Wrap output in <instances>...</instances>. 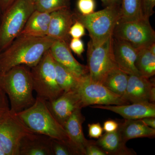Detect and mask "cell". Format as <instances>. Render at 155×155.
<instances>
[{"mask_svg": "<svg viewBox=\"0 0 155 155\" xmlns=\"http://www.w3.org/2000/svg\"><path fill=\"white\" fill-rule=\"evenodd\" d=\"M81 110V108H78L74 111L65 123L64 127L70 144L77 155H85L86 147L93 140H88L84 134L82 124L85 118Z\"/></svg>", "mask_w": 155, "mask_h": 155, "instance_id": "obj_17", "label": "cell"}, {"mask_svg": "<svg viewBox=\"0 0 155 155\" xmlns=\"http://www.w3.org/2000/svg\"><path fill=\"white\" fill-rule=\"evenodd\" d=\"M113 53L119 69L128 75H140L135 66L139 50L129 43L113 37Z\"/></svg>", "mask_w": 155, "mask_h": 155, "instance_id": "obj_14", "label": "cell"}, {"mask_svg": "<svg viewBox=\"0 0 155 155\" xmlns=\"http://www.w3.org/2000/svg\"><path fill=\"white\" fill-rule=\"evenodd\" d=\"M45 102L53 116L64 127L74 111L82 108L80 96L76 89L64 92L56 99Z\"/></svg>", "mask_w": 155, "mask_h": 155, "instance_id": "obj_11", "label": "cell"}, {"mask_svg": "<svg viewBox=\"0 0 155 155\" xmlns=\"http://www.w3.org/2000/svg\"><path fill=\"white\" fill-rule=\"evenodd\" d=\"M145 125L155 129V118L153 117H145L140 119Z\"/></svg>", "mask_w": 155, "mask_h": 155, "instance_id": "obj_37", "label": "cell"}, {"mask_svg": "<svg viewBox=\"0 0 155 155\" xmlns=\"http://www.w3.org/2000/svg\"><path fill=\"white\" fill-rule=\"evenodd\" d=\"M51 139L44 134L34 132L29 134L21 140L19 155H53Z\"/></svg>", "mask_w": 155, "mask_h": 155, "instance_id": "obj_18", "label": "cell"}, {"mask_svg": "<svg viewBox=\"0 0 155 155\" xmlns=\"http://www.w3.org/2000/svg\"><path fill=\"white\" fill-rule=\"evenodd\" d=\"M119 124L114 120H108L104 122L103 129L107 133L114 132L118 130Z\"/></svg>", "mask_w": 155, "mask_h": 155, "instance_id": "obj_35", "label": "cell"}, {"mask_svg": "<svg viewBox=\"0 0 155 155\" xmlns=\"http://www.w3.org/2000/svg\"><path fill=\"white\" fill-rule=\"evenodd\" d=\"M119 129L125 142L132 139L153 138L155 136V129L147 126L140 119H125V122L119 125Z\"/></svg>", "mask_w": 155, "mask_h": 155, "instance_id": "obj_21", "label": "cell"}, {"mask_svg": "<svg viewBox=\"0 0 155 155\" xmlns=\"http://www.w3.org/2000/svg\"><path fill=\"white\" fill-rule=\"evenodd\" d=\"M135 66L140 74L150 78L155 74V53L153 52L150 46L139 50Z\"/></svg>", "mask_w": 155, "mask_h": 155, "instance_id": "obj_22", "label": "cell"}, {"mask_svg": "<svg viewBox=\"0 0 155 155\" xmlns=\"http://www.w3.org/2000/svg\"><path fill=\"white\" fill-rule=\"evenodd\" d=\"M32 1H33L34 2H36V1H38V0H32Z\"/></svg>", "mask_w": 155, "mask_h": 155, "instance_id": "obj_41", "label": "cell"}, {"mask_svg": "<svg viewBox=\"0 0 155 155\" xmlns=\"http://www.w3.org/2000/svg\"><path fill=\"white\" fill-rule=\"evenodd\" d=\"M155 0H142V7L143 17L150 19L154 14Z\"/></svg>", "mask_w": 155, "mask_h": 155, "instance_id": "obj_32", "label": "cell"}, {"mask_svg": "<svg viewBox=\"0 0 155 155\" xmlns=\"http://www.w3.org/2000/svg\"><path fill=\"white\" fill-rule=\"evenodd\" d=\"M1 17H2V14H1V13H0V21H1Z\"/></svg>", "mask_w": 155, "mask_h": 155, "instance_id": "obj_40", "label": "cell"}, {"mask_svg": "<svg viewBox=\"0 0 155 155\" xmlns=\"http://www.w3.org/2000/svg\"><path fill=\"white\" fill-rule=\"evenodd\" d=\"M15 0H0V13L2 14Z\"/></svg>", "mask_w": 155, "mask_h": 155, "instance_id": "obj_36", "label": "cell"}, {"mask_svg": "<svg viewBox=\"0 0 155 155\" xmlns=\"http://www.w3.org/2000/svg\"><path fill=\"white\" fill-rule=\"evenodd\" d=\"M55 41L48 36L17 37L0 53V73L19 65H25L30 68L35 67Z\"/></svg>", "mask_w": 155, "mask_h": 155, "instance_id": "obj_1", "label": "cell"}, {"mask_svg": "<svg viewBox=\"0 0 155 155\" xmlns=\"http://www.w3.org/2000/svg\"><path fill=\"white\" fill-rule=\"evenodd\" d=\"M33 132L10 110L0 119V146L5 155H19L22 139Z\"/></svg>", "mask_w": 155, "mask_h": 155, "instance_id": "obj_9", "label": "cell"}, {"mask_svg": "<svg viewBox=\"0 0 155 155\" xmlns=\"http://www.w3.org/2000/svg\"><path fill=\"white\" fill-rule=\"evenodd\" d=\"M126 143L122 139L119 128L114 132H106L95 141L96 144L107 155H136L133 150L126 147Z\"/></svg>", "mask_w": 155, "mask_h": 155, "instance_id": "obj_19", "label": "cell"}, {"mask_svg": "<svg viewBox=\"0 0 155 155\" xmlns=\"http://www.w3.org/2000/svg\"><path fill=\"white\" fill-rule=\"evenodd\" d=\"M88 135L90 138L98 139L103 135V129L99 122L88 124Z\"/></svg>", "mask_w": 155, "mask_h": 155, "instance_id": "obj_33", "label": "cell"}, {"mask_svg": "<svg viewBox=\"0 0 155 155\" xmlns=\"http://www.w3.org/2000/svg\"><path fill=\"white\" fill-rule=\"evenodd\" d=\"M91 107L112 111L125 119L136 120L145 117H155V105L150 102H137L124 105H95Z\"/></svg>", "mask_w": 155, "mask_h": 155, "instance_id": "obj_15", "label": "cell"}, {"mask_svg": "<svg viewBox=\"0 0 155 155\" xmlns=\"http://www.w3.org/2000/svg\"><path fill=\"white\" fill-rule=\"evenodd\" d=\"M123 98L129 103L155 101L154 81L141 75H130Z\"/></svg>", "mask_w": 155, "mask_h": 155, "instance_id": "obj_12", "label": "cell"}, {"mask_svg": "<svg viewBox=\"0 0 155 155\" xmlns=\"http://www.w3.org/2000/svg\"><path fill=\"white\" fill-rule=\"evenodd\" d=\"M128 77L129 75L127 73L119 68H116L107 75L103 84L114 93L123 97L127 88Z\"/></svg>", "mask_w": 155, "mask_h": 155, "instance_id": "obj_23", "label": "cell"}, {"mask_svg": "<svg viewBox=\"0 0 155 155\" xmlns=\"http://www.w3.org/2000/svg\"><path fill=\"white\" fill-rule=\"evenodd\" d=\"M85 155H107V153L93 141L86 147Z\"/></svg>", "mask_w": 155, "mask_h": 155, "instance_id": "obj_34", "label": "cell"}, {"mask_svg": "<svg viewBox=\"0 0 155 155\" xmlns=\"http://www.w3.org/2000/svg\"><path fill=\"white\" fill-rule=\"evenodd\" d=\"M49 51L54 60L69 69L78 77L88 75L87 66L81 64L74 58L69 48L68 42L55 40Z\"/></svg>", "mask_w": 155, "mask_h": 155, "instance_id": "obj_13", "label": "cell"}, {"mask_svg": "<svg viewBox=\"0 0 155 155\" xmlns=\"http://www.w3.org/2000/svg\"><path fill=\"white\" fill-rule=\"evenodd\" d=\"M34 91L37 97L46 101H54L63 94L56 79L55 61L49 50L36 66L31 68Z\"/></svg>", "mask_w": 155, "mask_h": 155, "instance_id": "obj_6", "label": "cell"}, {"mask_svg": "<svg viewBox=\"0 0 155 155\" xmlns=\"http://www.w3.org/2000/svg\"><path fill=\"white\" fill-rule=\"evenodd\" d=\"M55 61V60H54ZM56 79L59 87L64 92L77 88L81 78L78 77L69 69L55 61Z\"/></svg>", "mask_w": 155, "mask_h": 155, "instance_id": "obj_24", "label": "cell"}, {"mask_svg": "<svg viewBox=\"0 0 155 155\" xmlns=\"http://www.w3.org/2000/svg\"><path fill=\"white\" fill-rule=\"evenodd\" d=\"M69 48L78 57H81L84 51V45L81 38H72L69 45Z\"/></svg>", "mask_w": 155, "mask_h": 155, "instance_id": "obj_30", "label": "cell"}, {"mask_svg": "<svg viewBox=\"0 0 155 155\" xmlns=\"http://www.w3.org/2000/svg\"><path fill=\"white\" fill-rule=\"evenodd\" d=\"M113 36L102 44L95 47L91 42L87 44V67L90 79L103 84L107 75L119 68L114 58L113 50Z\"/></svg>", "mask_w": 155, "mask_h": 155, "instance_id": "obj_7", "label": "cell"}, {"mask_svg": "<svg viewBox=\"0 0 155 155\" xmlns=\"http://www.w3.org/2000/svg\"><path fill=\"white\" fill-rule=\"evenodd\" d=\"M113 37L129 43L140 49L155 43V32L150 19L143 18L134 21L119 19L114 29Z\"/></svg>", "mask_w": 155, "mask_h": 155, "instance_id": "obj_8", "label": "cell"}, {"mask_svg": "<svg viewBox=\"0 0 155 155\" xmlns=\"http://www.w3.org/2000/svg\"><path fill=\"white\" fill-rule=\"evenodd\" d=\"M76 89L80 96L82 108L95 105H116L130 104L104 84L91 81L88 75L81 78Z\"/></svg>", "mask_w": 155, "mask_h": 155, "instance_id": "obj_10", "label": "cell"}, {"mask_svg": "<svg viewBox=\"0 0 155 155\" xmlns=\"http://www.w3.org/2000/svg\"><path fill=\"white\" fill-rule=\"evenodd\" d=\"M51 14L35 10L28 18L19 35L44 37L47 35Z\"/></svg>", "mask_w": 155, "mask_h": 155, "instance_id": "obj_20", "label": "cell"}, {"mask_svg": "<svg viewBox=\"0 0 155 155\" xmlns=\"http://www.w3.org/2000/svg\"><path fill=\"white\" fill-rule=\"evenodd\" d=\"M77 7L78 13L85 16L93 13L95 9V0H78Z\"/></svg>", "mask_w": 155, "mask_h": 155, "instance_id": "obj_28", "label": "cell"}, {"mask_svg": "<svg viewBox=\"0 0 155 155\" xmlns=\"http://www.w3.org/2000/svg\"><path fill=\"white\" fill-rule=\"evenodd\" d=\"M0 155H5L1 146H0Z\"/></svg>", "mask_w": 155, "mask_h": 155, "instance_id": "obj_39", "label": "cell"}, {"mask_svg": "<svg viewBox=\"0 0 155 155\" xmlns=\"http://www.w3.org/2000/svg\"><path fill=\"white\" fill-rule=\"evenodd\" d=\"M70 5V0H38L35 2V10L50 14Z\"/></svg>", "mask_w": 155, "mask_h": 155, "instance_id": "obj_26", "label": "cell"}, {"mask_svg": "<svg viewBox=\"0 0 155 155\" xmlns=\"http://www.w3.org/2000/svg\"><path fill=\"white\" fill-rule=\"evenodd\" d=\"M35 11V2L32 0H15L2 14L0 21V53L19 36Z\"/></svg>", "mask_w": 155, "mask_h": 155, "instance_id": "obj_5", "label": "cell"}, {"mask_svg": "<svg viewBox=\"0 0 155 155\" xmlns=\"http://www.w3.org/2000/svg\"><path fill=\"white\" fill-rule=\"evenodd\" d=\"M10 107L8 97L0 88V119L10 111Z\"/></svg>", "mask_w": 155, "mask_h": 155, "instance_id": "obj_31", "label": "cell"}, {"mask_svg": "<svg viewBox=\"0 0 155 155\" xmlns=\"http://www.w3.org/2000/svg\"><path fill=\"white\" fill-rule=\"evenodd\" d=\"M17 114L32 132L48 136L71 146L65 128L54 117L45 101L41 98L37 97L32 105Z\"/></svg>", "mask_w": 155, "mask_h": 155, "instance_id": "obj_3", "label": "cell"}, {"mask_svg": "<svg viewBox=\"0 0 155 155\" xmlns=\"http://www.w3.org/2000/svg\"><path fill=\"white\" fill-rule=\"evenodd\" d=\"M103 5L104 7L110 5H121V0H101Z\"/></svg>", "mask_w": 155, "mask_h": 155, "instance_id": "obj_38", "label": "cell"}, {"mask_svg": "<svg viewBox=\"0 0 155 155\" xmlns=\"http://www.w3.org/2000/svg\"><path fill=\"white\" fill-rule=\"evenodd\" d=\"M0 88L8 97L10 111L18 114L33 104V81L31 68L19 65L0 73Z\"/></svg>", "mask_w": 155, "mask_h": 155, "instance_id": "obj_2", "label": "cell"}, {"mask_svg": "<svg viewBox=\"0 0 155 155\" xmlns=\"http://www.w3.org/2000/svg\"><path fill=\"white\" fill-rule=\"evenodd\" d=\"M69 34L72 38H81L85 35V27L81 22L75 20L70 27Z\"/></svg>", "mask_w": 155, "mask_h": 155, "instance_id": "obj_29", "label": "cell"}, {"mask_svg": "<svg viewBox=\"0 0 155 155\" xmlns=\"http://www.w3.org/2000/svg\"><path fill=\"white\" fill-rule=\"evenodd\" d=\"M51 148L53 155H75L77 153L69 143L52 138Z\"/></svg>", "mask_w": 155, "mask_h": 155, "instance_id": "obj_27", "label": "cell"}, {"mask_svg": "<svg viewBox=\"0 0 155 155\" xmlns=\"http://www.w3.org/2000/svg\"><path fill=\"white\" fill-rule=\"evenodd\" d=\"M121 18L123 21H134L144 18L142 0H121Z\"/></svg>", "mask_w": 155, "mask_h": 155, "instance_id": "obj_25", "label": "cell"}, {"mask_svg": "<svg viewBox=\"0 0 155 155\" xmlns=\"http://www.w3.org/2000/svg\"><path fill=\"white\" fill-rule=\"evenodd\" d=\"M75 20L81 22L89 34L92 44L97 47L113 36L116 24L121 18L120 6L110 5L88 15L74 13Z\"/></svg>", "mask_w": 155, "mask_h": 155, "instance_id": "obj_4", "label": "cell"}, {"mask_svg": "<svg viewBox=\"0 0 155 155\" xmlns=\"http://www.w3.org/2000/svg\"><path fill=\"white\" fill-rule=\"evenodd\" d=\"M75 21L74 13L70 7L52 12L47 36L68 42L69 29Z\"/></svg>", "mask_w": 155, "mask_h": 155, "instance_id": "obj_16", "label": "cell"}]
</instances>
